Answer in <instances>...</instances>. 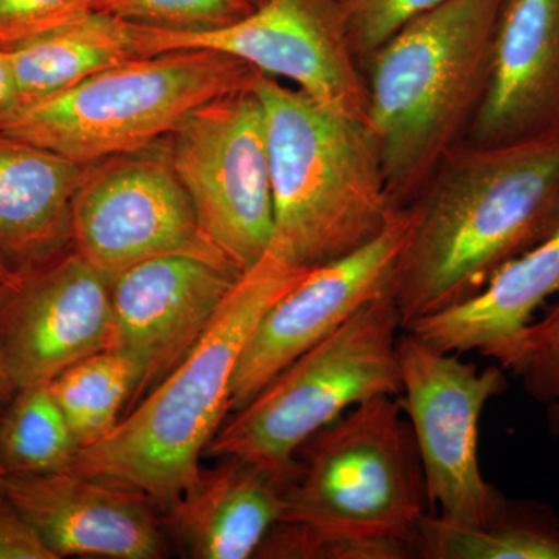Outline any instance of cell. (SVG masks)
<instances>
[{"label":"cell","mask_w":559,"mask_h":559,"mask_svg":"<svg viewBox=\"0 0 559 559\" xmlns=\"http://www.w3.org/2000/svg\"><path fill=\"white\" fill-rule=\"evenodd\" d=\"M558 521H559V516H558Z\"/></svg>","instance_id":"obj_36"},{"label":"cell","mask_w":559,"mask_h":559,"mask_svg":"<svg viewBox=\"0 0 559 559\" xmlns=\"http://www.w3.org/2000/svg\"><path fill=\"white\" fill-rule=\"evenodd\" d=\"M14 393H16V389L11 384L5 366H3L2 356H0V406H2V404H9Z\"/></svg>","instance_id":"obj_31"},{"label":"cell","mask_w":559,"mask_h":559,"mask_svg":"<svg viewBox=\"0 0 559 559\" xmlns=\"http://www.w3.org/2000/svg\"><path fill=\"white\" fill-rule=\"evenodd\" d=\"M110 336L109 280L75 250L0 289V356L16 390L49 384Z\"/></svg>","instance_id":"obj_13"},{"label":"cell","mask_w":559,"mask_h":559,"mask_svg":"<svg viewBox=\"0 0 559 559\" xmlns=\"http://www.w3.org/2000/svg\"><path fill=\"white\" fill-rule=\"evenodd\" d=\"M140 371L127 355L106 348L81 359L49 382L79 450L94 447L119 425L120 412L138 393Z\"/></svg>","instance_id":"obj_22"},{"label":"cell","mask_w":559,"mask_h":559,"mask_svg":"<svg viewBox=\"0 0 559 559\" xmlns=\"http://www.w3.org/2000/svg\"><path fill=\"white\" fill-rule=\"evenodd\" d=\"M547 419H549V429L554 433L555 439L559 441V406L551 404L547 406Z\"/></svg>","instance_id":"obj_33"},{"label":"cell","mask_w":559,"mask_h":559,"mask_svg":"<svg viewBox=\"0 0 559 559\" xmlns=\"http://www.w3.org/2000/svg\"><path fill=\"white\" fill-rule=\"evenodd\" d=\"M255 75L219 51H162L22 102L0 131L87 167L167 140L191 112L252 86Z\"/></svg>","instance_id":"obj_5"},{"label":"cell","mask_w":559,"mask_h":559,"mask_svg":"<svg viewBox=\"0 0 559 559\" xmlns=\"http://www.w3.org/2000/svg\"><path fill=\"white\" fill-rule=\"evenodd\" d=\"M72 248L109 283L164 255L237 271L201 230L165 142L87 165L72 202Z\"/></svg>","instance_id":"obj_10"},{"label":"cell","mask_w":559,"mask_h":559,"mask_svg":"<svg viewBox=\"0 0 559 559\" xmlns=\"http://www.w3.org/2000/svg\"><path fill=\"white\" fill-rule=\"evenodd\" d=\"M506 0H447L364 62L369 130L390 200L404 209L468 134L491 75Z\"/></svg>","instance_id":"obj_2"},{"label":"cell","mask_w":559,"mask_h":559,"mask_svg":"<svg viewBox=\"0 0 559 559\" xmlns=\"http://www.w3.org/2000/svg\"><path fill=\"white\" fill-rule=\"evenodd\" d=\"M0 499H5V492H3V476L0 473Z\"/></svg>","instance_id":"obj_34"},{"label":"cell","mask_w":559,"mask_h":559,"mask_svg":"<svg viewBox=\"0 0 559 559\" xmlns=\"http://www.w3.org/2000/svg\"><path fill=\"white\" fill-rule=\"evenodd\" d=\"M0 559H58L7 499H0Z\"/></svg>","instance_id":"obj_29"},{"label":"cell","mask_w":559,"mask_h":559,"mask_svg":"<svg viewBox=\"0 0 559 559\" xmlns=\"http://www.w3.org/2000/svg\"><path fill=\"white\" fill-rule=\"evenodd\" d=\"M94 11V0H0V49L58 31Z\"/></svg>","instance_id":"obj_28"},{"label":"cell","mask_w":559,"mask_h":559,"mask_svg":"<svg viewBox=\"0 0 559 559\" xmlns=\"http://www.w3.org/2000/svg\"><path fill=\"white\" fill-rule=\"evenodd\" d=\"M9 50L21 103L47 97L138 58L142 25L90 11L80 20Z\"/></svg>","instance_id":"obj_20"},{"label":"cell","mask_w":559,"mask_h":559,"mask_svg":"<svg viewBox=\"0 0 559 559\" xmlns=\"http://www.w3.org/2000/svg\"><path fill=\"white\" fill-rule=\"evenodd\" d=\"M297 454L282 521L409 547L430 511L425 471L400 396L364 401ZM297 459V457H296Z\"/></svg>","instance_id":"obj_7"},{"label":"cell","mask_w":559,"mask_h":559,"mask_svg":"<svg viewBox=\"0 0 559 559\" xmlns=\"http://www.w3.org/2000/svg\"><path fill=\"white\" fill-rule=\"evenodd\" d=\"M308 271L270 257L241 275L194 347L72 471L135 489L170 507L200 474V460L230 412L235 370L264 312Z\"/></svg>","instance_id":"obj_3"},{"label":"cell","mask_w":559,"mask_h":559,"mask_svg":"<svg viewBox=\"0 0 559 559\" xmlns=\"http://www.w3.org/2000/svg\"><path fill=\"white\" fill-rule=\"evenodd\" d=\"M559 293V227L492 275L476 296L406 326L441 352H477L510 371L535 314Z\"/></svg>","instance_id":"obj_17"},{"label":"cell","mask_w":559,"mask_h":559,"mask_svg":"<svg viewBox=\"0 0 559 559\" xmlns=\"http://www.w3.org/2000/svg\"><path fill=\"white\" fill-rule=\"evenodd\" d=\"M241 274L189 255L142 261L110 282L112 336L140 371L135 395L164 380L212 325Z\"/></svg>","instance_id":"obj_14"},{"label":"cell","mask_w":559,"mask_h":559,"mask_svg":"<svg viewBox=\"0 0 559 559\" xmlns=\"http://www.w3.org/2000/svg\"><path fill=\"white\" fill-rule=\"evenodd\" d=\"M392 280L403 330L471 299L559 227V139L462 142L417 198Z\"/></svg>","instance_id":"obj_1"},{"label":"cell","mask_w":559,"mask_h":559,"mask_svg":"<svg viewBox=\"0 0 559 559\" xmlns=\"http://www.w3.org/2000/svg\"><path fill=\"white\" fill-rule=\"evenodd\" d=\"M21 103L20 86L9 50L0 49V119Z\"/></svg>","instance_id":"obj_30"},{"label":"cell","mask_w":559,"mask_h":559,"mask_svg":"<svg viewBox=\"0 0 559 559\" xmlns=\"http://www.w3.org/2000/svg\"><path fill=\"white\" fill-rule=\"evenodd\" d=\"M255 557L271 559H409L403 544L337 535L299 522L280 521Z\"/></svg>","instance_id":"obj_25"},{"label":"cell","mask_w":559,"mask_h":559,"mask_svg":"<svg viewBox=\"0 0 559 559\" xmlns=\"http://www.w3.org/2000/svg\"><path fill=\"white\" fill-rule=\"evenodd\" d=\"M3 492L58 559L167 554L151 499L135 489L66 469L3 476Z\"/></svg>","instance_id":"obj_15"},{"label":"cell","mask_w":559,"mask_h":559,"mask_svg":"<svg viewBox=\"0 0 559 559\" xmlns=\"http://www.w3.org/2000/svg\"><path fill=\"white\" fill-rule=\"evenodd\" d=\"M86 167L0 131V259L20 274L72 246V202Z\"/></svg>","instance_id":"obj_19"},{"label":"cell","mask_w":559,"mask_h":559,"mask_svg":"<svg viewBox=\"0 0 559 559\" xmlns=\"http://www.w3.org/2000/svg\"><path fill=\"white\" fill-rule=\"evenodd\" d=\"M403 331L392 288L267 382L210 441L213 457H237L293 480L297 452L364 401L403 392Z\"/></svg>","instance_id":"obj_6"},{"label":"cell","mask_w":559,"mask_h":559,"mask_svg":"<svg viewBox=\"0 0 559 559\" xmlns=\"http://www.w3.org/2000/svg\"><path fill=\"white\" fill-rule=\"evenodd\" d=\"M22 274L14 270H11L9 264L0 259V288H7V286L16 285L20 282Z\"/></svg>","instance_id":"obj_32"},{"label":"cell","mask_w":559,"mask_h":559,"mask_svg":"<svg viewBox=\"0 0 559 559\" xmlns=\"http://www.w3.org/2000/svg\"><path fill=\"white\" fill-rule=\"evenodd\" d=\"M510 371L530 396L559 406V300L525 331Z\"/></svg>","instance_id":"obj_26"},{"label":"cell","mask_w":559,"mask_h":559,"mask_svg":"<svg viewBox=\"0 0 559 559\" xmlns=\"http://www.w3.org/2000/svg\"><path fill=\"white\" fill-rule=\"evenodd\" d=\"M414 558L559 559V521L521 513L510 502L481 527H462L428 513L419 521Z\"/></svg>","instance_id":"obj_21"},{"label":"cell","mask_w":559,"mask_h":559,"mask_svg":"<svg viewBox=\"0 0 559 559\" xmlns=\"http://www.w3.org/2000/svg\"><path fill=\"white\" fill-rule=\"evenodd\" d=\"M447 0H344L353 49L364 64L404 25Z\"/></svg>","instance_id":"obj_27"},{"label":"cell","mask_w":559,"mask_h":559,"mask_svg":"<svg viewBox=\"0 0 559 559\" xmlns=\"http://www.w3.org/2000/svg\"><path fill=\"white\" fill-rule=\"evenodd\" d=\"M411 229V210H396L377 238L342 259L308 271L271 305L253 330L235 370L230 412L245 407L293 360L392 288L393 274Z\"/></svg>","instance_id":"obj_12"},{"label":"cell","mask_w":559,"mask_h":559,"mask_svg":"<svg viewBox=\"0 0 559 559\" xmlns=\"http://www.w3.org/2000/svg\"><path fill=\"white\" fill-rule=\"evenodd\" d=\"M165 143L201 230L246 274L274 227L266 117L253 84L205 103Z\"/></svg>","instance_id":"obj_8"},{"label":"cell","mask_w":559,"mask_h":559,"mask_svg":"<svg viewBox=\"0 0 559 559\" xmlns=\"http://www.w3.org/2000/svg\"><path fill=\"white\" fill-rule=\"evenodd\" d=\"M255 9L250 0H94V10L132 24L173 32L227 27Z\"/></svg>","instance_id":"obj_24"},{"label":"cell","mask_w":559,"mask_h":559,"mask_svg":"<svg viewBox=\"0 0 559 559\" xmlns=\"http://www.w3.org/2000/svg\"><path fill=\"white\" fill-rule=\"evenodd\" d=\"M253 90L266 117L274 205L264 255L310 271L377 238L399 209L367 127L264 73Z\"/></svg>","instance_id":"obj_4"},{"label":"cell","mask_w":559,"mask_h":559,"mask_svg":"<svg viewBox=\"0 0 559 559\" xmlns=\"http://www.w3.org/2000/svg\"><path fill=\"white\" fill-rule=\"evenodd\" d=\"M400 400L425 471L430 511L462 527H481L507 500L485 480L479 423L485 407L509 388L499 366L479 369L403 330L399 340Z\"/></svg>","instance_id":"obj_9"},{"label":"cell","mask_w":559,"mask_h":559,"mask_svg":"<svg viewBox=\"0 0 559 559\" xmlns=\"http://www.w3.org/2000/svg\"><path fill=\"white\" fill-rule=\"evenodd\" d=\"M9 404L0 418L2 476L72 468L80 450L49 384L16 390Z\"/></svg>","instance_id":"obj_23"},{"label":"cell","mask_w":559,"mask_h":559,"mask_svg":"<svg viewBox=\"0 0 559 559\" xmlns=\"http://www.w3.org/2000/svg\"><path fill=\"white\" fill-rule=\"evenodd\" d=\"M547 139H559V0H506L487 94L463 142Z\"/></svg>","instance_id":"obj_16"},{"label":"cell","mask_w":559,"mask_h":559,"mask_svg":"<svg viewBox=\"0 0 559 559\" xmlns=\"http://www.w3.org/2000/svg\"><path fill=\"white\" fill-rule=\"evenodd\" d=\"M290 480L237 457H224L168 507L183 549L198 559L255 557L267 533L282 521Z\"/></svg>","instance_id":"obj_18"},{"label":"cell","mask_w":559,"mask_h":559,"mask_svg":"<svg viewBox=\"0 0 559 559\" xmlns=\"http://www.w3.org/2000/svg\"><path fill=\"white\" fill-rule=\"evenodd\" d=\"M148 55L202 49L237 58L257 72L293 81L318 105L369 124L366 73L349 40L344 0H261L248 16L216 31L142 25Z\"/></svg>","instance_id":"obj_11"},{"label":"cell","mask_w":559,"mask_h":559,"mask_svg":"<svg viewBox=\"0 0 559 559\" xmlns=\"http://www.w3.org/2000/svg\"><path fill=\"white\" fill-rule=\"evenodd\" d=\"M250 2H252V5L255 7V5H259L261 0H250Z\"/></svg>","instance_id":"obj_35"}]
</instances>
